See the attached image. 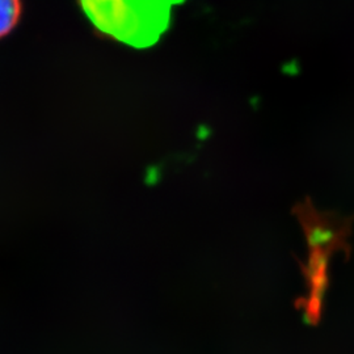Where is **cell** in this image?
<instances>
[{
	"instance_id": "cell-1",
	"label": "cell",
	"mask_w": 354,
	"mask_h": 354,
	"mask_svg": "<svg viewBox=\"0 0 354 354\" xmlns=\"http://www.w3.org/2000/svg\"><path fill=\"white\" fill-rule=\"evenodd\" d=\"M187 0H79L89 23L104 37L133 49L155 46L168 32L172 8Z\"/></svg>"
},
{
	"instance_id": "cell-3",
	"label": "cell",
	"mask_w": 354,
	"mask_h": 354,
	"mask_svg": "<svg viewBox=\"0 0 354 354\" xmlns=\"http://www.w3.org/2000/svg\"><path fill=\"white\" fill-rule=\"evenodd\" d=\"M332 254L317 250L308 251V257L304 264H301L308 294L298 301V307L304 310L306 320L315 326L319 323L323 313V302L326 290L328 288L329 259Z\"/></svg>"
},
{
	"instance_id": "cell-2",
	"label": "cell",
	"mask_w": 354,
	"mask_h": 354,
	"mask_svg": "<svg viewBox=\"0 0 354 354\" xmlns=\"http://www.w3.org/2000/svg\"><path fill=\"white\" fill-rule=\"evenodd\" d=\"M292 213L302 226L308 251L317 250L329 254L345 252L349 256L348 239L352 235V216L344 218L332 212H319L308 198L295 205Z\"/></svg>"
},
{
	"instance_id": "cell-4",
	"label": "cell",
	"mask_w": 354,
	"mask_h": 354,
	"mask_svg": "<svg viewBox=\"0 0 354 354\" xmlns=\"http://www.w3.org/2000/svg\"><path fill=\"white\" fill-rule=\"evenodd\" d=\"M23 0H0V39L11 35L20 24Z\"/></svg>"
}]
</instances>
